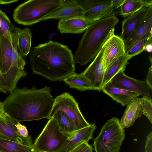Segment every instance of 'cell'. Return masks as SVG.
I'll list each match as a JSON object with an SVG mask.
<instances>
[{"instance_id": "f1b7e54d", "label": "cell", "mask_w": 152, "mask_h": 152, "mask_svg": "<svg viewBox=\"0 0 152 152\" xmlns=\"http://www.w3.org/2000/svg\"><path fill=\"white\" fill-rule=\"evenodd\" d=\"M11 43L12 47L11 65L24 69L26 64V61L24 59L20 56L19 53L17 44V34L15 28L12 34Z\"/></svg>"}, {"instance_id": "9c48e42d", "label": "cell", "mask_w": 152, "mask_h": 152, "mask_svg": "<svg viewBox=\"0 0 152 152\" xmlns=\"http://www.w3.org/2000/svg\"><path fill=\"white\" fill-rule=\"evenodd\" d=\"M101 49L105 70L113 61L125 53L124 42L120 37L115 34L106 40Z\"/></svg>"}, {"instance_id": "ac0fdd59", "label": "cell", "mask_w": 152, "mask_h": 152, "mask_svg": "<svg viewBox=\"0 0 152 152\" xmlns=\"http://www.w3.org/2000/svg\"><path fill=\"white\" fill-rule=\"evenodd\" d=\"M142 115V106L140 98H136L126 105L124 114L120 121L123 128L132 126L135 121Z\"/></svg>"}, {"instance_id": "603a6c76", "label": "cell", "mask_w": 152, "mask_h": 152, "mask_svg": "<svg viewBox=\"0 0 152 152\" xmlns=\"http://www.w3.org/2000/svg\"><path fill=\"white\" fill-rule=\"evenodd\" d=\"M63 80L71 88L81 91L94 90V88L92 84L81 73L77 74L74 72Z\"/></svg>"}, {"instance_id": "5bb4252c", "label": "cell", "mask_w": 152, "mask_h": 152, "mask_svg": "<svg viewBox=\"0 0 152 152\" xmlns=\"http://www.w3.org/2000/svg\"><path fill=\"white\" fill-rule=\"evenodd\" d=\"M83 11L75 0H62V4L44 18L42 20L50 19H61L82 16Z\"/></svg>"}, {"instance_id": "f35d334b", "label": "cell", "mask_w": 152, "mask_h": 152, "mask_svg": "<svg viewBox=\"0 0 152 152\" xmlns=\"http://www.w3.org/2000/svg\"><path fill=\"white\" fill-rule=\"evenodd\" d=\"M19 0H0V5L11 4L18 1Z\"/></svg>"}, {"instance_id": "5b68a950", "label": "cell", "mask_w": 152, "mask_h": 152, "mask_svg": "<svg viewBox=\"0 0 152 152\" xmlns=\"http://www.w3.org/2000/svg\"><path fill=\"white\" fill-rule=\"evenodd\" d=\"M125 135L117 118L108 120L94 140L95 152H119Z\"/></svg>"}, {"instance_id": "ba28073f", "label": "cell", "mask_w": 152, "mask_h": 152, "mask_svg": "<svg viewBox=\"0 0 152 152\" xmlns=\"http://www.w3.org/2000/svg\"><path fill=\"white\" fill-rule=\"evenodd\" d=\"M110 81L116 86L151 98L152 90L145 81L129 77L124 72H119Z\"/></svg>"}, {"instance_id": "d6a6232c", "label": "cell", "mask_w": 152, "mask_h": 152, "mask_svg": "<svg viewBox=\"0 0 152 152\" xmlns=\"http://www.w3.org/2000/svg\"><path fill=\"white\" fill-rule=\"evenodd\" d=\"M93 148L92 146L88 142H84L82 143L70 152H92Z\"/></svg>"}, {"instance_id": "2e32d148", "label": "cell", "mask_w": 152, "mask_h": 152, "mask_svg": "<svg viewBox=\"0 0 152 152\" xmlns=\"http://www.w3.org/2000/svg\"><path fill=\"white\" fill-rule=\"evenodd\" d=\"M102 91L123 106H126L132 100L140 96L136 92L116 86L110 81L102 87Z\"/></svg>"}, {"instance_id": "277c9868", "label": "cell", "mask_w": 152, "mask_h": 152, "mask_svg": "<svg viewBox=\"0 0 152 152\" xmlns=\"http://www.w3.org/2000/svg\"><path fill=\"white\" fill-rule=\"evenodd\" d=\"M62 3V0H30L14 11V20L19 24L30 26L42 20Z\"/></svg>"}, {"instance_id": "484cf974", "label": "cell", "mask_w": 152, "mask_h": 152, "mask_svg": "<svg viewBox=\"0 0 152 152\" xmlns=\"http://www.w3.org/2000/svg\"><path fill=\"white\" fill-rule=\"evenodd\" d=\"M2 63L1 72L4 75L10 68L12 63V47L11 42L0 35Z\"/></svg>"}, {"instance_id": "6da1fadb", "label": "cell", "mask_w": 152, "mask_h": 152, "mask_svg": "<svg viewBox=\"0 0 152 152\" xmlns=\"http://www.w3.org/2000/svg\"><path fill=\"white\" fill-rule=\"evenodd\" d=\"M54 101L50 87L38 89L34 86L16 88L3 103L7 116L17 123L49 119Z\"/></svg>"}, {"instance_id": "3957f363", "label": "cell", "mask_w": 152, "mask_h": 152, "mask_svg": "<svg viewBox=\"0 0 152 152\" xmlns=\"http://www.w3.org/2000/svg\"><path fill=\"white\" fill-rule=\"evenodd\" d=\"M119 19L115 15L97 21L87 29L73 56L75 62L84 66L94 58L106 40L114 34Z\"/></svg>"}, {"instance_id": "b9f144b4", "label": "cell", "mask_w": 152, "mask_h": 152, "mask_svg": "<svg viewBox=\"0 0 152 152\" xmlns=\"http://www.w3.org/2000/svg\"><path fill=\"white\" fill-rule=\"evenodd\" d=\"M92 152H93V151H92Z\"/></svg>"}, {"instance_id": "8fae6325", "label": "cell", "mask_w": 152, "mask_h": 152, "mask_svg": "<svg viewBox=\"0 0 152 152\" xmlns=\"http://www.w3.org/2000/svg\"><path fill=\"white\" fill-rule=\"evenodd\" d=\"M96 128V124H93L76 130L67 138L61 147L56 152H70L82 143L88 142L93 139V133Z\"/></svg>"}, {"instance_id": "8992f818", "label": "cell", "mask_w": 152, "mask_h": 152, "mask_svg": "<svg viewBox=\"0 0 152 152\" xmlns=\"http://www.w3.org/2000/svg\"><path fill=\"white\" fill-rule=\"evenodd\" d=\"M67 138L60 131L57 121L53 116L49 119L33 145L38 152H56Z\"/></svg>"}, {"instance_id": "ffe728a7", "label": "cell", "mask_w": 152, "mask_h": 152, "mask_svg": "<svg viewBox=\"0 0 152 152\" xmlns=\"http://www.w3.org/2000/svg\"><path fill=\"white\" fill-rule=\"evenodd\" d=\"M132 57L125 53L113 61L105 70L102 83V87L116 75L124 72L129 60Z\"/></svg>"}, {"instance_id": "4316f807", "label": "cell", "mask_w": 152, "mask_h": 152, "mask_svg": "<svg viewBox=\"0 0 152 152\" xmlns=\"http://www.w3.org/2000/svg\"><path fill=\"white\" fill-rule=\"evenodd\" d=\"M53 116L57 121L60 131L67 138L77 130L72 120L62 111L57 112Z\"/></svg>"}, {"instance_id": "ab89813d", "label": "cell", "mask_w": 152, "mask_h": 152, "mask_svg": "<svg viewBox=\"0 0 152 152\" xmlns=\"http://www.w3.org/2000/svg\"><path fill=\"white\" fill-rule=\"evenodd\" d=\"M145 50H146L148 52L151 53L152 52V42H151L146 45Z\"/></svg>"}, {"instance_id": "f546056e", "label": "cell", "mask_w": 152, "mask_h": 152, "mask_svg": "<svg viewBox=\"0 0 152 152\" xmlns=\"http://www.w3.org/2000/svg\"><path fill=\"white\" fill-rule=\"evenodd\" d=\"M152 38H147L142 40L134 44L126 53V55L131 57L137 55L145 50L146 45L152 42Z\"/></svg>"}, {"instance_id": "4dcf8cb0", "label": "cell", "mask_w": 152, "mask_h": 152, "mask_svg": "<svg viewBox=\"0 0 152 152\" xmlns=\"http://www.w3.org/2000/svg\"><path fill=\"white\" fill-rule=\"evenodd\" d=\"M142 114L145 115L152 124V100L146 96L140 98Z\"/></svg>"}, {"instance_id": "60d3db41", "label": "cell", "mask_w": 152, "mask_h": 152, "mask_svg": "<svg viewBox=\"0 0 152 152\" xmlns=\"http://www.w3.org/2000/svg\"><path fill=\"white\" fill-rule=\"evenodd\" d=\"M2 69V59H1V41L0 39V69L1 71Z\"/></svg>"}, {"instance_id": "74e56055", "label": "cell", "mask_w": 152, "mask_h": 152, "mask_svg": "<svg viewBox=\"0 0 152 152\" xmlns=\"http://www.w3.org/2000/svg\"><path fill=\"white\" fill-rule=\"evenodd\" d=\"M0 121L6 124L8 122V117L7 116L3 108V102L0 101Z\"/></svg>"}, {"instance_id": "52a82bcc", "label": "cell", "mask_w": 152, "mask_h": 152, "mask_svg": "<svg viewBox=\"0 0 152 152\" xmlns=\"http://www.w3.org/2000/svg\"><path fill=\"white\" fill-rule=\"evenodd\" d=\"M59 111L63 112L72 120L77 130L88 126L90 124L83 116L77 102L68 92H65L57 96L55 99L49 119Z\"/></svg>"}, {"instance_id": "d590c367", "label": "cell", "mask_w": 152, "mask_h": 152, "mask_svg": "<svg viewBox=\"0 0 152 152\" xmlns=\"http://www.w3.org/2000/svg\"><path fill=\"white\" fill-rule=\"evenodd\" d=\"M145 148V152H152V132L147 136Z\"/></svg>"}, {"instance_id": "d6986e66", "label": "cell", "mask_w": 152, "mask_h": 152, "mask_svg": "<svg viewBox=\"0 0 152 152\" xmlns=\"http://www.w3.org/2000/svg\"><path fill=\"white\" fill-rule=\"evenodd\" d=\"M15 122L9 117L7 124L0 121V137L23 144L33 145L31 137L30 136L27 138H24L21 136L15 126Z\"/></svg>"}, {"instance_id": "7c38bea8", "label": "cell", "mask_w": 152, "mask_h": 152, "mask_svg": "<svg viewBox=\"0 0 152 152\" xmlns=\"http://www.w3.org/2000/svg\"><path fill=\"white\" fill-rule=\"evenodd\" d=\"M152 5L148 7L147 14L143 21L124 42L125 53L136 43L152 37Z\"/></svg>"}, {"instance_id": "836d02e7", "label": "cell", "mask_w": 152, "mask_h": 152, "mask_svg": "<svg viewBox=\"0 0 152 152\" xmlns=\"http://www.w3.org/2000/svg\"><path fill=\"white\" fill-rule=\"evenodd\" d=\"M15 126L21 136L27 138L30 136L28 135V132L25 126L20 124L19 122H17Z\"/></svg>"}, {"instance_id": "d4e9b609", "label": "cell", "mask_w": 152, "mask_h": 152, "mask_svg": "<svg viewBox=\"0 0 152 152\" xmlns=\"http://www.w3.org/2000/svg\"><path fill=\"white\" fill-rule=\"evenodd\" d=\"M152 5V0H124L121 7L119 15L126 18L144 7Z\"/></svg>"}, {"instance_id": "44dd1931", "label": "cell", "mask_w": 152, "mask_h": 152, "mask_svg": "<svg viewBox=\"0 0 152 152\" xmlns=\"http://www.w3.org/2000/svg\"><path fill=\"white\" fill-rule=\"evenodd\" d=\"M15 28L17 34L19 53L20 56L25 59L30 50L32 33L28 27L23 29L15 27Z\"/></svg>"}, {"instance_id": "4fadbf2b", "label": "cell", "mask_w": 152, "mask_h": 152, "mask_svg": "<svg viewBox=\"0 0 152 152\" xmlns=\"http://www.w3.org/2000/svg\"><path fill=\"white\" fill-rule=\"evenodd\" d=\"M120 13V7L118 4L111 0H105L93 8L84 12L83 18L92 23Z\"/></svg>"}, {"instance_id": "e0dca14e", "label": "cell", "mask_w": 152, "mask_h": 152, "mask_svg": "<svg viewBox=\"0 0 152 152\" xmlns=\"http://www.w3.org/2000/svg\"><path fill=\"white\" fill-rule=\"evenodd\" d=\"M148 7H143L123 20L122 32L120 37L124 42L140 25L147 14Z\"/></svg>"}, {"instance_id": "cb8c5ba5", "label": "cell", "mask_w": 152, "mask_h": 152, "mask_svg": "<svg viewBox=\"0 0 152 152\" xmlns=\"http://www.w3.org/2000/svg\"><path fill=\"white\" fill-rule=\"evenodd\" d=\"M27 74L23 69L11 65L5 75L7 91L10 94L16 88L19 80L25 77Z\"/></svg>"}, {"instance_id": "8d00e7d4", "label": "cell", "mask_w": 152, "mask_h": 152, "mask_svg": "<svg viewBox=\"0 0 152 152\" xmlns=\"http://www.w3.org/2000/svg\"><path fill=\"white\" fill-rule=\"evenodd\" d=\"M150 60L151 63V66L149 68L148 72L147 75L145 82L152 90V60L150 58Z\"/></svg>"}, {"instance_id": "7a4b0ae2", "label": "cell", "mask_w": 152, "mask_h": 152, "mask_svg": "<svg viewBox=\"0 0 152 152\" xmlns=\"http://www.w3.org/2000/svg\"><path fill=\"white\" fill-rule=\"evenodd\" d=\"M29 58L33 73L52 81L63 80L75 72L71 50L58 42L50 40L32 48Z\"/></svg>"}, {"instance_id": "83f0119b", "label": "cell", "mask_w": 152, "mask_h": 152, "mask_svg": "<svg viewBox=\"0 0 152 152\" xmlns=\"http://www.w3.org/2000/svg\"><path fill=\"white\" fill-rule=\"evenodd\" d=\"M15 28L5 13L0 10V35L5 37L11 42Z\"/></svg>"}, {"instance_id": "1f68e13d", "label": "cell", "mask_w": 152, "mask_h": 152, "mask_svg": "<svg viewBox=\"0 0 152 152\" xmlns=\"http://www.w3.org/2000/svg\"><path fill=\"white\" fill-rule=\"evenodd\" d=\"M76 4L83 9V13L105 1L102 0H75Z\"/></svg>"}, {"instance_id": "7402d4cb", "label": "cell", "mask_w": 152, "mask_h": 152, "mask_svg": "<svg viewBox=\"0 0 152 152\" xmlns=\"http://www.w3.org/2000/svg\"><path fill=\"white\" fill-rule=\"evenodd\" d=\"M0 152H38L33 144H23L0 137Z\"/></svg>"}, {"instance_id": "9a60e30c", "label": "cell", "mask_w": 152, "mask_h": 152, "mask_svg": "<svg viewBox=\"0 0 152 152\" xmlns=\"http://www.w3.org/2000/svg\"><path fill=\"white\" fill-rule=\"evenodd\" d=\"M93 23L82 16L60 20L57 28L61 33L80 34Z\"/></svg>"}, {"instance_id": "30bf717a", "label": "cell", "mask_w": 152, "mask_h": 152, "mask_svg": "<svg viewBox=\"0 0 152 152\" xmlns=\"http://www.w3.org/2000/svg\"><path fill=\"white\" fill-rule=\"evenodd\" d=\"M101 49L94 58L93 62L81 74L91 83L94 90L101 91L105 72L103 65Z\"/></svg>"}, {"instance_id": "e575fe53", "label": "cell", "mask_w": 152, "mask_h": 152, "mask_svg": "<svg viewBox=\"0 0 152 152\" xmlns=\"http://www.w3.org/2000/svg\"><path fill=\"white\" fill-rule=\"evenodd\" d=\"M0 91L4 93L7 92L4 75L0 69Z\"/></svg>"}]
</instances>
